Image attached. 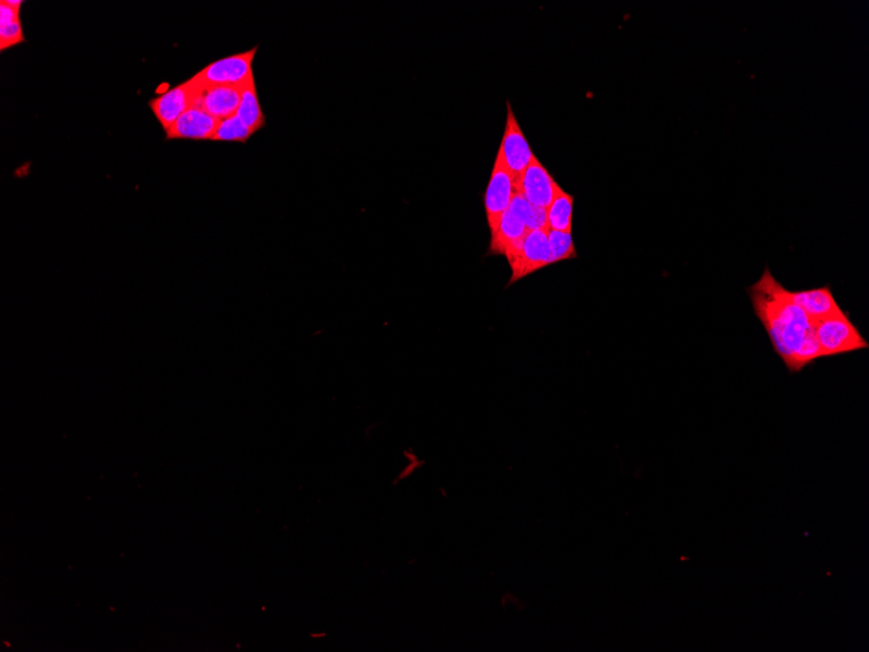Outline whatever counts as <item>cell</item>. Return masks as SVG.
<instances>
[{
  "instance_id": "cell-1",
  "label": "cell",
  "mask_w": 869,
  "mask_h": 652,
  "mask_svg": "<svg viewBox=\"0 0 869 652\" xmlns=\"http://www.w3.org/2000/svg\"><path fill=\"white\" fill-rule=\"evenodd\" d=\"M756 317L763 323L773 348L791 373H799L819 360L816 322L789 295L765 267L762 278L747 289Z\"/></svg>"
},
{
  "instance_id": "cell-2",
  "label": "cell",
  "mask_w": 869,
  "mask_h": 652,
  "mask_svg": "<svg viewBox=\"0 0 869 652\" xmlns=\"http://www.w3.org/2000/svg\"><path fill=\"white\" fill-rule=\"evenodd\" d=\"M816 340L821 358L862 351L869 347L859 328L843 312L816 323Z\"/></svg>"
},
{
  "instance_id": "cell-3",
  "label": "cell",
  "mask_w": 869,
  "mask_h": 652,
  "mask_svg": "<svg viewBox=\"0 0 869 652\" xmlns=\"http://www.w3.org/2000/svg\"><path fill=\"white\" fill-rule=\"evenodd\" d=\"M258 46L245 53L227 56V58L215 60L209 66L201 69L193 79L203 86H245L254 79L253 63L257 55Z\"/></svg>"
},
{
  "instance_id": "cell-4",
  "label": "cell",
  "mask_w": 869,
  "mask_h": 652,
  "mask_svg": "<svg viewBox=\"0 0 869 652\" xmlns=\"http://www.w3.org/2000/svg\"><path fill=\"white\" fill-rule=\"evenodd\" d=\"M507 259L512 269L508 286L551 265L547 228L527 232L522 244Z\"/></svg>"
},
{
  "instance_id": "cell-5",
  "label": "cell",
  "mask_w": 869,
  "mask_h": 652,
  "mask_svg": "<svg viewBox=\"0 0 869 652\" xmlns=\"http://www.w3.org/2000/svg\"><path fill=\"white\" fill-rule=\"evenodd\" d=\"M507 107V125H505L503 141H501L500 150L497 154L503 159L505 167L508 168L514 183L517 184L518 191H520L521 177L525 174L527 167L530 166L535 155L525 135H523L510 102H507Z\"/></svg>"
},
{
  "instance_id": "cell-6",
  "label": "cell",
  "mask_w": 869,
  "mask_h": 652,
  "mask_svg": "<svg viewBox=\"0 0 869 652\" xmlns=\"http://www.w3.org/2000/svg\"><path fill=\"white\" fill-rule=\"evenodd\" d=\"M517 192H520L517 184L514 183L512 175L505 167L503 159L497 154L490 183H488L486 193H484V210H486L488 227H490L491 232H494L499 226L501 217L509 209L510 202Z\"/></svg>"
},
{
  "instance_id": "cell-7",
  "label": "cell",
  "mask_w": 869,
  "mask_h": 652,
  "mask_svg": "<svg viewBox=\"0 0 869 652\" xmlns=\"http://www.w3.org/2000/svg\"><path fill=\"white\" fill-rule=\"evenodd\" d=\"M197 89L198 82L190 77L183 84L176 85L161 96L151 99L150 110L162 125L164 132H167L181 115L192 109L196 103Z\"/></svg>"
},
{
  "instance_id": "cell-8",
  "label": "cell",
  "mask_w": 869,
  "mask_h": 652,
  "mask_svg": "<svg viewBox=\"0 0 869 652\" xmlns=\"http://www.w3.org/2000/svg\"><path fill=\"white\" fill-rule=\"evenodd\" d=\"M245 86H203L198 84L194 106L207 112L215 119H227L229 116L236 115Z\"/></svg>"
},
{
  "instance_id": "cell-9",
  "label": "cell",
  "mask_w": 869,
  "mask_h": 652,
  "mask_svg": "<svg viewBox=\"0 0 869 652\" xmlns=\"http://www.w3.org/2000/svg\"><path fill=\"white\" fill-rule=\"evenodd\" d=\"M559 188L560 185L549 175L547 168L538 161V158L534 157L525 174L521 177L520 192L522 196L531 205L547 210Z\"/></svg>"
},
{
  "instance_id": "cell-10",
  "label": "cell",
  "mask_w": 869,
  "mask_h": 652,
  "mask_svg": "<svg viewBox=\"0 0 869 652\" xmlns=\"http://www.w3.org/2000/svg\"><path fill=\"white\" fill-rule=\"evenodd\" d=\"M220 120L193 106L166 132V140L213 141Z\"/></svg>"
},
{
  "instance_id": "cell-11",
  "label": "cell",
  "mask_w": 869,
  "mask_h": 652,
  "mask_svg": "<svg viewBox=\"0 0 869 652\" xmlns=\"http://www.w3.org/2000/svg\"><path fill=\"white\" fill-rule=\"evenodd\" d=\"M789 295L791 300L816 323L832 317V315L842 313L840 305L834 299L832 288L829 286L807 289V291H789Z\"/></svg>"
},
{
  "instance_id": "cell-12",
  "label": "cell",
  "mask_w": 869,
  "mask_h": 652,
  "mask_svg": "<svg viewBox=\"0 0 869 652\" xmlns=\"http://www.w3.org/2000/svg\"><path fill=\"white\" fill-rule=\"evenodd\" d=\"M529 228L512 211H505L499 226L491 232L490 254L507 257L525 239Z\"/></svg>"
},
{
  "instance_id": "cell-13",
  "label": "cell",
  "mask_w": 869,
  "mask_h": 652,
  "mask_svg": "<svg viewBox=\"0 0 869 652\" xmlns=\"http://www.w3.org/2000/svg\"><path fill=\"white\" fill-rule=\"evenodd\" d=\"M574 197L557 189L552 204L547 207L548 230L572 232Z\"/></svg>"
},
{
  "instance_id": "cell-14",
  "label": "cell",
  "mask_w": 869,
  "mask_h": 652,
  "mask_svg": "<svg viewBox=\"0 0 869 652\" xmlns=\"http://www.w3.org/2000/svg\"><path fill=\"white\" fill-rule=\"evenodd\" d=\"M236 115L244 122L254 133L262 129L266 125L265 112L262 110L261 102H259L257 86L255 80L249 82L242 90L241 102Z\"/></svg>"
},
{
  "instance_id": "cell-15",
  "label": "cell",
  "mask_w": 869,
  "mask_h": 652,
  "mask_svg": "<svg viewBox=\"0 0 869 652\" xmlns=\"http://www.w3.org/2000/svg\"><path fill=\"white\" fill-rule=\"evenodd\" d=\"M508 210L512 211L513 214H516L517 217L526 224L529 231L543 230V228H547V210L542 209V207L531 205L530 202L522 196L521 192L514 194Z\"/></svg>"
},
{
  "instance_id": "cell-16",
  "label": "cell",
  "mask_w": 869,
  "mask_h": 652,
  "mask_svg": "<svg viewBox=\"0 0 869 652\" xmlns=\"http://www.w3.org/2000/svg\"><path fill=\"white\" fill-rule=\"evenodd\" d=\"M253 135L252 129L242 122L239 116L233 115L227 119L220 120L213 141L242 142V144H245Z\"/></svg>"
},
{
  "instance_id": "cell-17",
  "label": "cell",
  "mask_w": 869,
  "mask_h": 652,
  "mask_svg": "<svg viewBox=\"0 0 869 652\" xmlns=\"http://www.w3.org/2000/svg\"><path fill=\"white\" fill-rule=\"evenodd\" d=\"M547 236L549 249H551V265L578 257L572 232L548 230L547 228Z\"/></svg>"
},
{
  "instance_id": "cell-18",
  "label": "cell",
  "mask_w": 869,
  "mask_h": 652,
  "mask_svg": "<svg viewBox=\"0 0 869 652\" xmlns=\"http://www.w3.org/2000/svg\"><path fill=\"white\" fill-rule=\"evenodd\" d=\"M25 42L23 25L21 20L10 25V27L0 29V51L11 49V47L20 45Z\"/></svg>"
},
{
  "instance_id": "cell-19",
  "label": "cell",
  "mask_w": 869,
  "mask_h": 652,
  "mask_svg": "<svg viewBox=\"0 0 869 652\" xmlns=\"http://www.w3.org/2000/svg\"><path fill=\"white\" fill-rule=\"evenodd\" d=\"M21 7L11 6L7 0L0 2V29L10 27V25L20 21Z\"/></svg>"
}]
</instances>
